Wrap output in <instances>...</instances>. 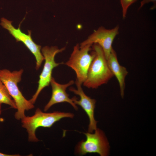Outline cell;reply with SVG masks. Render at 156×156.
<instances>
[{
  "instance_id": "cell-1",
  "label": "cell",
  "mask_w": 156,
  "mask_h": 156,
  "mask_svg": "<svg viewBox=\"0 0 156 156\" xmlns=\"http://www.w3.org/2000/svg\"><path fill=\"white\" fill-rule=\"evenodd\" d=\"M23 72V69L12 71L6 69L0 70V79L16 104L17 110L14 116L18 120H21L26 116V111L34 107V104L24 97L18 86Z\"/></svg>"
},
{
  "instance_id": "cell-2",
  "label": "cell",
  "mask_w": 156,
  "mask_h": 156,
  "mask_svg": "<svg viewBox=\"0 0 156 156\" xmlns=\"http://www.w3.org/2000/svg\"><path fill=\"white\" fill-rule=\"evenodd\" d=\"M92 46L95 56L83 84L88 88L95 89L107 83L114 75L101 47L97 44H94Z\"/></svg>"
},
{
  "instance_id": "cell-3",
  "label": "cell",
  "mask_w": 156,
  "mask_h": 156,
  "mask_svg": "<svg viewBox=\"0 0 156 156\" xmlns=\"http://www.w3.org/2000/svg\"><path fill=\"white\" fill-rule=\"evenodd\" d=\"M74 116V114L71 113L59 111L45 113L37 108L33 115L25 116L21 120L22 127L26 129L28 133V141L36 142L39 141L36 134L38 128H50L62 118H73Z\"/></svg>"
},
{
  "instance_id": "cell-4",
  "label": "cell",
  "mask_w": 156,
  "mask_h": 156,
  "mask_svg": "<svg viewBox=\"0 0 156 156\" xmlns=\"http://www.w3.org/2000/svg\"><path fill=\"white\" fill-rule=\"evenodd\" d=\"M92 44L81 47L75 46L68 60L65 64L73 69L76 74V81L82 85L85 81L88 70L95 56L94 51L90 53Z\"/></svg>"
},
{
  "instance_id": "cell-5",
  "label": "cell",
  "mask_w": 156,
  "mask_h": 156,
  "mask_svg": "<svg viewBox=\"0 0 156 156\" xmlns=\"http://www.w3.org/2000/svg\"><path fill=\"white\" fill-rule=\"evenodd\" d=\"M66 49L65 47L59 49L56 46H45L41 49L42 53L45 60L42 71L39 76L38 85L37 90L32 98L29 100L34 104L42 91L49 86L52 78L53 69L62 63H57L55 61V55L62 52Z\"/></svg>"
},
{
  "instance_id": "cell-6",
  "label": "cell",
  "mask_w": 156,
  "mask_h": 156,
  "mask_svg": "<svg viewBox=\"0 0 156 156\" xmlns=\"http://www.w3.org/2000/svg\"><path fill=\"white\" fill-rule=\"evenodd\" d=\"M86 139L80 142L76 146V152L83 155L88 153H96L101 156L109 154V146L103 132L97 128L94 133H84Z\"/></svg>"
},
{
  "instance_id": "cell-7",
  "label": "cell",
  "mask_w": 156,
  "mask_h": 156,
  "mask_svg": "<svg viewBox=\"0 0 156 156\" xmlns=\"http://www.w3.org/2000/svg\"><path fill=\"white\" fill-rule=\"evenodd\" d=\"M1 25L7 29L15 39L17 42H22L34 55L36 60V69L38 70L41 66L44 57L41 51V46L36 44L31 37V31H28L27 34L21 30L20 25L16 28L12 25V22L4 18L1 19Z\"/></svg>"
},
{
  "instance_id": "cell-8",
  "label": "cell",
  "mask_w": 156,
  "mask_h": 156,
  "mask_svg": "<svg viewBox=\"0 0 156 156\" xmlns=\"http://www.w3.org/2000/svg\"><path fill=\"white\" fill-rule=\"evenodd\" d=\"M119 27L107 29L103 27L95 30L87 39L80 44L81 47L88 44H98L102 48L107 60L113 49L112 44L116 36L119 33Z\"/></svg>"
},
{
  "instance_id": "cell-9",
  "label": "cell",
  "mask_w": 156,
  "mask_h": 156,
  "mask_svg": "<svg viewBox=\"0 0 156 156\" xmlns=\"http://www.w3.org/2000/svg\"><path fill=\"white\" fill-rule=\"evenodd\" d=\"M77 89L71 87L69 90L76 94L79 95L80 99L77 100L75 96L72 98L74 103L80 106L84 110L88 116L89 120L88 132L92 133L97 128V122L94 117V110L96 102V100L87 96L84 92L81 87V84L76 81Z\"/></svg>"
},
{
  "instance_id": "cell-10",
  "label": "cell",
  "mask_w": 156,
  "mask_h": 156,
  "mask_svg": "<svg viewBox=\"0 0 156 156\" xmlns=\"http://www.w3.org/2000/svg\"><path fill=\"white\" fill-rule=\"evenodd\" d=\"M74 83L73 80H70L65 84H61L56 82L52 77L50 84L52 88L51 98L44 108V111L46 112L53 105L55 104L67 102L70 104L74 109L77 110L78 108L74 103L72 98L70 99L66 90L67 88Z\"/></svg>"
},
{
  "instance_id": "cell-11",
  "label": "cell",
  "mask_w": 156,
  "mask_h": 156,
  "mask_svg": "<svg viewBox=\"0 0 156 156\" xmlns=\"http://www.w3.org/2000/svg\"><path fill=\"white\" fill-rule=\"evenodd\" d=\"M109 68L116 77L119 83L120 95L122 98L125 87V78L128 74L127 69L120 65L118 62L116 53L113 48L107 59Z\"/></svg>"
},
{
  "instance_id": "cell-12",
  "label": "cell",
  "mask_w": 156,
  "mask_h": 156,
  "mask_svg": "<svg viewBox=\"0 0 156 156\" xmlns=\"http://www.w3.org/2000/svg\"><path fill=\"white\" fill-rule=\"evenodd\" d=\"M0 103L9 105L16 109L14 100L10 95L6 87L0 79Z\"/></svg>"
},
{
  "instance_id": "cell-13",
  "label": "cell",
  "mask_w": 156,
  "mask_h": 156,
  "mask_svg": "<svg viewBox=\"0 0 156 156\" xmlns=\"http://www.w3.org/2000/svg\"><path fill=\"white\" fill-rule=\"evenodd\" d=\"M137 0H120L122 7L123 18H125L126 16L127 10L129 7Z\"/></svg>"
},
{
  "instance_id": "cell-14",
  "label": "cell",
  "mask_w": 156,
  "mask_h": 156,
  "mask_svg": "<svg viewBox=\"0 0 156 156\" xmlns=\"http://www.w3.org/2000/svg\"><path fill=\"white\" fill-rule=\"evenodd\" d=\"M150 2H152L153 3V6L151 8V10H153L156 8V0H142L140 2V5L139 8L140 9L144 4Z\"/></svg>"
},
{
  "instance_id": "cell-15",
  "label": "cell",
  "mask_w": 156,
  "mask_h": 156,
  "mask_svg": "<svg viewBox=\"0 0 156 156\" xmlns=\"http://www.w3.org/2000/svg\"><path fill=\"white\" fill-rule=\"evenodd\" d=\"M19 154H7L0 152V156H19Z\"/></svg>"
},
{
  "instance_id": "cell-16",
  "label": "cell",
  "mask_w": 156,
  "mask_h": 156,
  "mask_svg": "<svg viewBox=\"0 0 156 156\" xmlns=\"http://www.w3.org/2000/svg\"><path fill=\"white\" fill-rule=\"evenodd\" d=\"M2 103H0V116L1 114V105H2Z\"/></svg>"
}]
</instances>
